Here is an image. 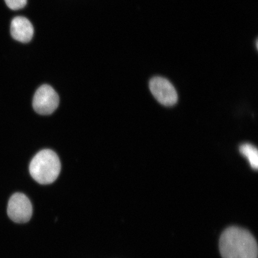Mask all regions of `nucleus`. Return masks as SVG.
Here are the masks:
<instances>
[{"label":"nucleus","mask_w":258,"mask_h":258,"mask_svg":"<svg viewBox=\"0 0 258 258\" xmlns=\"http://www.w3.org/2000/svg\"><path fill=\"white\" fill-rule=\"evenodd\" d=\"M219 250L222 258H257V245L250 232L236 227L222 234Z\"/></svg>","instance_id":"nucleus-1"},{"label":"nucleus","mask_w":258,"mask_h":258,"mask_svg":"<svg viewBox=\"0 0 258 258\" xmlns=\"http://www.w3.org/2000/svg\"><path fill=\"white\" fill-rule=\"evenodd\" d=\"M61 169L57 155L51 150L40 151L32 159L30 172L32 178L40 184L47 185L55 181Z\"/></svg>","instance_id":"nucleus-2"},{"label":"nucleus","mask_w":258,"mask_h":258,"mask_svg":"<svg viewBox=\"0 0 258 258\" xmlns=\"http://www.w3.org/2000/svg\"><path fill=\"white\" fill-rule=\"evenodd\" d=\"M59 104L57 93L49 85L40 87L35 92L32 105L34 110L41 115H50L56 110Z\"/></svg>","instance_id":"nucleus-3"},{"label":"nucleus","mask_w":258,"mask_h":258,"mask_svg":"<svg viewBox=\"0 0 258 258\" xmlns=\"http://www.w3.org/2000/svg\"><path fill=\"white\" fill-rule=\"evenodd\" d=\"M8 214L16 223L28 222L32 215V206L30 200L24 194H14L9 200Z\"/></svg>","instance_id":"nucleus-4"},{"label":"nucleus","mask_w":258,"mask_h":258,"mask_svg":"<svg viewBox=\"0 0 258 258\" xmlns=\"http://www.w3.org/2000/svg\"><path fill=\"white\" fill-rule=\"evenodd\" d=\"M150 89L154 98L161 104L172 106L177 102V92L169 80L163 77H155L150 80Z\"/></svg>","instance_id":"nucleus-5"},{"label":"nucleus","mask_w":258,"mask_h":258,"mask_svg":"<svg viewBox=\"0 0 258 258\" xmlns=\"http://www.w3.org/2000/svg\"><path fill=\"white\" fill-rule=\"evenodd\" d=\"M34 27L31 22L23 16L15 17L11 22V32L14 39L21 43H28L34 35Z\"/></svg>","instance_id":"nucleus-6"},{"label":"nucleus","mask_w":258,"mask_h":258,"mask_svg":"<svg viewBox=\"0 0 258 258\" xmlns=\"http://www.w3.org/2000/svg\"><path fill=\"white\" fill-rule=\"evenodd\" d=\"M240 153L246 158L253 169L258 168V151L257 148L250 144L241 145L239 148Z\"/></svg>","instance_id":"nucleus-7"},{"label":"nucleus","mask_w":258,"mask_h":258,"mask_svg":"<svg viewBox=\"0 0 258 258\" xmlns=\"http://www.w3.org/2000/svg\"><path fill=\"white\" fill-rule=\"evenodd\" d=\"M8 7L14 11L24 8L27 3V0H5Z\"/></svg>","instance_id":"nucleus-8"}]
</instances>
